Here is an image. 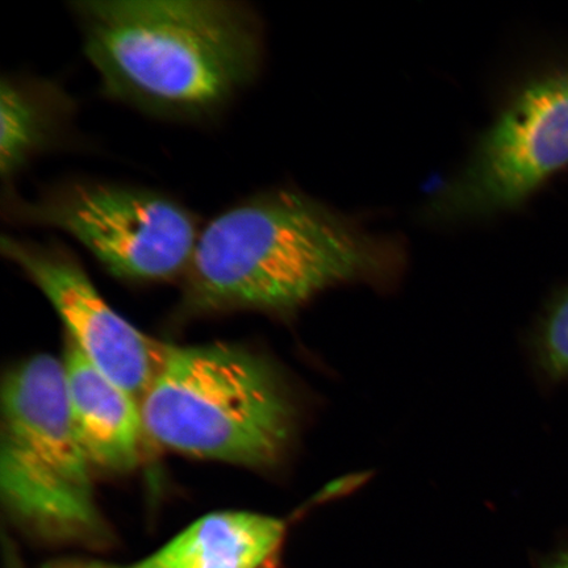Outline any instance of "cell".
<instances>
[{
  "label": "cell",
  "mask_w": 568,
  "mask_h": 568,
  "mask_svg": "<svg viewBox=\"0 0 568 568\" xmlns=\"http://www.w3.org/2000/svg\"><path fill=\"white\" fill-rule=\"evenodd\" d=\"M12 220L69 234L116 278L168 282L183 276L201 233L195 213L162 191L68 180L33 201L13 194Z\"/></svg>",
  "instance_id": "cell-5"
},
{
  "label": "cell",
  "mask_w": 568,
  "mask_h": 568,
  "mask_svg": "<svg viewBox=\"0 0 568 568\" xmlns=\"http://www.w3.org/2000/svg\"><path fill=\"white\" fill-rule=\"evenodd\" d=\"M546 568H568V551H565L556 559H552Z\"/></svg>",
  "instance_id": "cell-12"
},
{
  "label": "cell",
  "mask_w": 568,
  "mask_h": 568,
  "mask_svg": "<svg viewBox=\"0 0 568 568\" xmlns=\"http://www.w3.org/2000/svg\"><path fill=\"white\" fill-rule=\"evenodd\" d=\"M542 364L551 375L568 374V294L550 312L541 336Z\"/></svg>",
  "instance_id": "cell-11"
},
{
  "label": "cell",
  "mask_w": 568,
  "mask_h": 568,
  "mask_svg": "<svg viewBox=\"0 0 568 568\" xmlns=\"http://www.w3.org/2000/svg\"><path fill=\"white\" fill-rule=\"evenodd\" d=\"M567 165L568 69L517 92L465 168L432 197L426 216L470 222L516 209Z\"/></svg>",
  "instance_id": "cell-6"
},
{
  "label": "cell",
  "mask_w": 568,
  "mask_h": 568,
  "mask_svg": "<svg viewBox=\"0 0 568 568\" xmlns=\"http://www.w3.org/2000/svg\"><path fill=\"white\" fill-rule=\"evenodd\" d=\"M105 98L149 116L211 122L261 73L264 24L231 0L69 4Z\"/></svg>",
  "instance_id": "cell-2"
},
{
  "label": "cell",
  "mask_w": 568,
  "mask_h": 568,
  "mask_svg": "<svg viewBox=\"0 0 568 568\" xmlns=\"http://www.w3.org/2000/svg\"><path fill=\"white\" fill-rule=\"evenodd\" d=\"M71 420L94 468L126 473L146 436L141 403L90 364L68 341L62 359Z\"/></svg>",
  "instance_id": "cell-8"
},
{
  "label": "cell",
  "mask_w": 568,
  "mask_h": 568,
  "mask_svg": "<svg viewBox=\"0 0 568 568\" xmlns=\"http://www.w3.org/2000/svg\"><path fill=\"white\" fill-rule=\"evenodd\" d=\"M286 521L253 513H217L199 518L140 562L113 566L60 560L45 568H266L286 537Z\"/></svg>",
  "instance_id": "cell-9"
},
{
  "label": "cell",
  "mask_w": 568,
  "mask_h": 568,
  "mask_svg": "<svg viewBox=\"0 0 568 568\" xmlns=\"http://www.w3.org/2000/svg\"><path fill=\"white\" fill-rule=\"evenodd\" d=\"M74 103L55 83L4 74L0 83V173L10 184L28 163L60 144Z\"/></svg>",
  "instance_id": "cell-10"
},
{
  "label": "cell",
  "mask_w": 568,
  "mask_h": 568,
  "mask_svg": "<svg viewBox=\"0 0 568 568\" xmlns=\"http://www.w3.org/2000/svg\"><path fill=\"white\" fill-rule=\"evenodd\" d=\"M140 403L146 436L165 449L257 470L282 466L300 430L280 368L229 344L168 345Z\"/></svg>",
  "instance_id": "cell-3"
},
{
  "label": "cell",
  "mask_w": 568,
  "mask_h": 568,
  "mask_svg": "<svg viewBox=\"0 0 568 568\" xmlns=\"http://www.w3.org/2000/svg\"><path fill=\"white\" fill-rule=\"evenodd\" d=\"M404 267L399 239L368 232L301 191L268 190L203 226L183 275V305L288 317L339 284L388 290Z\"/></svg>",
  "instance_id": "cell-1"
},
{
  "label": "cell",
  "mask_w": 568,
  "mask_h": 568,
  "mask_svg": "<svg viewBox=\"0 0 568 568\" xmlns=\"http://www.w3.org/2000/svg\"><path fill=\"white\" fill-rule=\"evenodd\" d=\"M7 260L24 273L62 320L68 341L98 371L141 400L168 345L142 333L105 302L65 246L3 236Z\"/></svg>",
  "instance_id": "cell-7"
},
{
  "label": "cell",
  "mask_w": 568,
  "mask_h": 568,
  "mask_svg": "<svg viewBox=\"0 0 568 568\" xmlns=\"http://www.w3.org/2000/svg\"><path fill=\"white\" fill-rule=\"evenodd\" d=\"M91 460L71 420L62 361L40 354L6 376L0 489L7 510L34 536L104 544Z\"/></svg>",
  "instance_id": "cell-4"
}]
</instances>
